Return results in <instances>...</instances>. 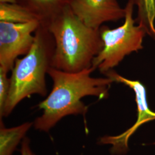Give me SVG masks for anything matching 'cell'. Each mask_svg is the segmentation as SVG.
I'll return each instance as SVG.
<instances>
[{
  "mask_svg": "<svg viewBox=\"0 0 155 155\" xmlns=\"http://www.w3.org/2000/svg\"><path fill=\"white\" fill-rule=\"evenodd\" d=\"M94 71L91 67L80 72H67L51 67L48 75L53 82L52 89L48 97L36 106L43 110V114L35 120V128L48 132L63 118L70 115H82L86 122L88 107L82 99L87 96L107 98L114 82L107 77H91Z\"/></svg>",
  "mask_w": 155,
  "mask_h": 155,
  "instance_id": "1",
  "label": "cell"
},
{
  "mask_svg": "<svg viewBox=\"0 0 155 155\" xmlns=\"http://www.w3.org/2000/svg\"><path fill=\"white\" fill-rule=\"evenodd\" d=\"M45 23L55 44L52 67L78 72L92 66L103 48L100 29L90 27L73 12L71 6Z\"/></svg>",
  "mask_w": 155,
  "mask_h": 155,
  "instance_id": "2",
  "label": "cell"
},
{
  "mask_svg": "<svg viewBox=\"0 0 155 155\" xmlns=\"http://www.w3.org/2000/svg\"><path fill=\"white\" fill-rule=\"evenodd\" d=\"M34 35L31 49L22 58L17 59L12 70L9 91L1 118L10 115L25 98L33 94L45 97L47 94L45 77L52 67L55 41L43 22Z\"/></svg>",
  "mask_w": 155,
  "mask_h": 155,
  "instance_id": "3",
  "label": "cell"
},
{
  "mask_svg": "<svg viewBox=\"0 0 155 155\" xmlns=\"http://www.w3.org/2000/svg\"><path fill=\"white\" fill-rule=\"evenodd\" d=\"M134 0H128L124 22L114 29L102 25L100 33L103 48L94 58L92 67L105 75L124 60L127 56L143 48V40L147 35L144 28L136 24L133 18Z\"/></svg>",
  "mask_w": 155,
  "mask_h": 155,
  "instance_id": "4",
  "label": "cell"
},
{
  "mask_svg": "<svg viewBox=\"0 0 155 155\" xmlns=\"http://www.w3.org/2000/svg\"><path fill=\"white\" fill-rule=\"evenodd\" d=\"M40 22L13 23L0 21V69L11 71L20 56L31 49Z\"/></svg>",
  "mask_w": 155,
  "mask_h": 155,
  "instance_id": "5",
  "label": "cell"
},
{
  "mask_svg": "<svg viewBox=\"0 0 155 155\" xmlns=\"http://www.w3.org/2000/svg\"><path fill=\"white\" fill-rule=\"evenodd\" d=\"M106 77L111 78L114 82L122 83L132 89L135 94V100L137 106V120L130 128L116 136H104L100 140V144H110L112 154L121 155L128 150V140L130 136L143 124L155 120V112L148 106L147 90L144 84L139 81L129 79L118 74L114 70L106 74Z\"/></svg>",
  "mask_w": 155,
  "mask_h": 155,
  "instance_id": "6",
  "label": "cell"
},
{
  "mask_svg": "<svg viewBox=\"0 0 155 155\" xmlns=\"http://www.w3.org/2000/svg\"><path fill=\"white\" fill-rule=\"evenodd\" d=\"M71 8L85 24L96 29L105 22H117L125 16V8L118 0H75Z\"/></svg>",
  "mask_w": 155,
  "mask_h": 155,
  "instance_id": "7",
  "label": "cell"
},
{
  "mask_svg": "<svg viewBox=\"0 0 155 155\" xmlns=\"http://www.w3.org/2000/svg\"><path fill=\"white\" fill-rule=\"evenodd\" d=\"M75 0H17L38 17L41 22L49 21Z\"/></svg>",
  "mask_w": 155,
  "mask_h": 155,
  "instance_id": "8",
  "label": "cell"
},
{
  "mask_svg": "<svg viewBox=\"0 0 155 155\" xmlns=\"http://www.w3.org/2000/svg\"><path fill=\"white\" fill-rule=\"evenodd\" d=\"M33 122H27L15 127L6 128L1 118L0 155H13L17 145L25 137Z\"/></svg>",
  "mask_w": 155,
  "mask_h": 155,
  "instance_id": "9",
  "label": "cell"
},
{
  "mask_svg": "<svg viewBox=\"0 0 155 155\" xmlns=\"http://www.w3.org/2000/svg\"><path fill=\"white\" fill-rule=\"evenodd\" d=\"M0 21L13 23L40 22L32 12L18 3H0Z\"/></svg>",
  "mask_w": 155,
  "mask_h": 155,
  "instance_id": "10",
  "label": "cell"
},
{
  "mask_svg": "<svg viewBox=\"0 0 155 155\" xmlns=\"http://www.w3.org/2000/svg\"><path fill=\"white\" fill-rule=\"evenodd\" d=\"M137 8L136 23L155 40V0H134Z\"/></svg>",
  "mask_w": 155,
  "mask_h": 155,
  "instance_id": "11",
  "label": "cell"
},
{
  "mask_svg": "<svg viewBox=\"0 0 155 155\" xmlns=\"http://www.w3.org/2000/svg\"><path fill=\"white\" fill-rule=\"evenodd\" d=\"M8 74L0 69V117L4 112L10 89V78L8 77Z\"/></svg>",
  "mask_w": 155,
  "mask_h": 155,
  "instance_id": "12",
  "label": "cell"
},
{
  "mask_svg": "<svg viewBox=\"0 0 155 155\" xmlns=\"http://www.w3.org/2000/svg\"><path fill=\"white\" fill-rule=\"evenodd\" d=\"M30 140L28 137H24L22 140L21 148H20V155H35L33 153L31 148L30 147Z\"/></svg>",
  "mask_w": 155,
  "mask_h": 155,
  "instance_id": "13",
  "label": "cell"
},
{
  "mask_svg": "<svg viewBox=\"0 0 155 155\" xmlns=\"http://www.w3.org/2000/svg\"><path fill=\"white\" fill-rule=\"evenodd\" d=\"M0 3H9V4H16L17 0H0Z\"/></svg>",
  "mask_w": 155,
  "mask_h": 155,
  "instance_id": "14",
  "label": "cell"
}]
</instances>
